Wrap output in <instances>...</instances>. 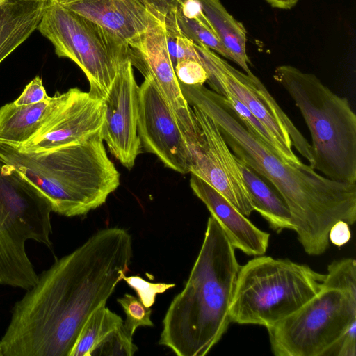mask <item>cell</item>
<instances>
[{"label":"cell","mask_w":356,"mask_h":356,"mask_svg":"<svg viewBox=\"0 0 356 356\" xmlns=\"http://www.w3.org/2000/svg\"><path fill=\"white\" fill-rule=\"evenodd\" d=\"M48 0H0V63L38 29Z\"/></svg>","instance_id":"19"},{"label":"cell","mask_w":356,"mask_h":356,"mask_svg":"<svg viewBox=\"0 0 356 356\" xmlns=\"http://www.w3.org/2000/svg\"><path fill=\"white\" fill-rule=\"evenodd\" d=\"M240 266L235 248L209 216L188 279L163 318L159 345L178 356L206 355L231 323L229 307Z\"/></svg>","instance_id":"3"},{"label":"cell","mask_w":356,"mask_h":356,"mask_svg":"<svg viewBox=\"0 0 356 356\" xmlns=\"http://www.w3.org/2000/svg\"><path fill=\"white\" fill-rule=\"evenodd\" d=\"M67 96L68 90L36 104H5L0 108V140L15 146L26 143L52 118Z\"/></svg>","instance_id":"18"},{"label":"cell","mask_w":356,"mask_h":356,"mask_svg":"<svg viewBox=\"0 0 356 356\" xmlns=\"http://www.w3.org/2000/svg\"><path fill=\"white\" fill-rule=\"evenodd\" d=\"M184 96L216 123L237 160L266 179L288 206L293 231L305 252L319 256L329 247V232L339 220H356V184L321 175L310 165L286 162L248 131L224 97L204 85L180 83Z\"/></svg>","instance_id":"2"},{"label":"cell","mask_w":356,"mask_h":356,"mask_svg":"<svg viewBox=\"0 0 356 356\" xmlns=\"http://www.w3.org/2000/svg\"><path fill=\"white\" fill-rule=\"evenodd\" d=\"M122 280L137 293L143 304L151 307L155 302L157 294L163 293L175 286L174 283H152L145 280L138 275L123 276Z\"/></svg>","instance_id":"27"},{"label":"cell","mask_w":356,"mask_h":356,"mask_svg":"<svg viewBox=\"0 0 356 356\" xmlns=\"http://www.w3.org/2000/svg\"><path fill=\"white\" fill-rule=\"evenodd\" d=\"M51 204L31 183L0 159V221L16 237L51 249Z\"/></svg>","instance_id":"12"},{"label":"cell","mask_w":356,"mask_h":356,"mask_svg":"<svg viewBox=\"0 0 356 356\" xmlns=\"http://www.w3.org/2000/svg\"><path fill=\"white\" fill-rule=\"evenodd\" d=\"M105 113L103 99L78 88H70L52 118L30 140L13 146L25 153H42L83 142L102 130Z\"/></svg>","instance_id":"14"},{"label":"cell","mask_w":356,"mask_h":356,"mask_svg":"<svg viewBox=\"0 0 356 356\" xmlns=\"http://www.w3.org/2000/svg\"><path fill=\"white\" fill-rule=\"evenodd\" d=\"M216 35L229 54L230 60L246 74L252 73L247 54V31L225 9L220 0H197Z\"/></svg>","instance_id":"21"},{"label":"cell","mask_w":356,"mask_h":356,"mask_svg":"<svg viewBox=\"0 0 356 356\" xmlns=\"http://www.w3.org/2000/svg\"><path fill=\"white\" fill-rule=\"evenodd\" d=\"M117 301L126 314L124 326L131 336L133 337L136 330L140 326L154 325L150 318L151 308L145 306L138 298L125 293L123 297L118 298Z\"/></svg>","instance_id":"26"},{"label":"cell","mask_w":356,"mask_h":356,"mask_svg":"<svg viewBox=\"0 0 356 356\" xmlns=\"http://www.w3.org/2000/svg\"><path fill=\"white\" fill-rule=\"evenodd\" d=\"M55 53L74 62L85 74L89 92L104 99L120 71L131 61L128 42L101 25L62 6L47 4L38 29Z\"/></svg>","instance_id":"8"},{"label":"cell","mask_w":356,"mask_h":356,"mask_svg":"<svg viewBox=\"0 0 356 356\" xmlns=\"http://www.w3.org/2000/svg\"><path fill=\"white\" fill-rule=\"evenodd\" d=\"M324 277L307 264L257 256L240 266L229 307L230 321L268 328L309 300Z\"/></svg>","instance_id":"7"},{"label":"cell","mask_w":356,"mask_h":356,"mask_svg":"<svg viewBox=\"0 0 356 356\" xmlns=\"http://www.w3.org/2000/svg\"><path fill=\"white\" fill-rule=\"evenodd\" d=\"M190 186L235 249L256 257L266 253L270 238L268 233L256 227L222 195L194 174H191Z\"/></svg>","instance_id":"17"},{"label":"cell","mask_w":356,"mask_h":356,"mask_svg":"<svg viewBox=\"0 0 356 356\" xmlns=\"http://www.w3.org/2000/svg\"><path fill=\"white\" fill-rule=\"evenodd\" d=\"M191 106L197 130L195 142L188 147L190 173L201 178L248 217L254 208L236 157L215 121L198 107Z\"/></svg>","instance_id":"10"},{"label":"cell","mask_w":356,"mask_h":356,"mask_svg":"<svg viewBox=\"0 0 356 356\" xmlns=\"http://www.w3.org/2000/svg\"><path fill=\"white\" fill-rule=\"evenodd\" d=\"M128 43L162 20L145 0H54Z\"/></svg>","instance_id":"16"},{"label":"cell","mask_w":356,"mask_h":356,"mask_svg":"<svg viewBox=\"0 0 356 356\" xmlns=\"http://www.w3.org/2000/svg\"><path fill=\"white\" fill-rule=\"evenodd\" d=\"M137 350L123 322L98 343L90 356H131Z\"/></svg>","instance_id":"25"},{"label":"cell","mask_w":356,"mask_h":356,"mask_svg":"<svg viewBox=\"0 0 356 356\" xmlns=\"http://www.w3.org/2000/svg\"><path fill=\"white\" fill-rule=\"evenodd\" d=\"M139 86L131 62L115 77L106 98L102 135L110 153L128 170L135 164L142 146L138 134Z\"/></svg>","instance_id":"15"},{"label":"cell","mask_w":356,"mask_h":356,"mask_svg":"<svg viewBox=\"0 0 356 356\" xmlns=\"http://www.w3.org/2000/svg\"><path fill=\"white\" fill-rule=\"evenodd\" d=\"M238 161L254 211H257L277 233L284 229L293 230L289 209L280 194L252 170Z\"/></svg>","instance_id":"22"},{"label":"cell","mask_w":356,"mask_h":356,"mask_svg":"<svg viewBox=\"0 0 356 356\" xmlns=\"http://www.w3.org/2000/svg\"><path fill=\"white\" fill-rule=\"evenodd\" d=\"M156 12L161 19L175 10L178 0H145Z\"/></svg>","instance_id":"32"},{"label":"cell","mask_w":356,"mask_h":356,"mask_svg":"<svg viewBox=\"0 0 356 356\" xmlns=\"http://www.w3.org/2000/svg\"><path fill=\"white\" fill-rule=\"evenodd\" d=\"M329 241L337 247L346 244L351 238L349 225L344 220L336 222L329 232Z\"/></svg>","instance_id":"31"},{"label":"cell","mask_w":356,"mask_h":356,"mask_svg":"<svg viewBox=\"0 0 356 356\" xmlns=\"http://www.w3.org/2000/svg\"><path fill=\"white\" fill-rule=\"evenodd\" d=\"M49 97L41 78L37 76L26 86L22 94L13 102L17 106L28 105L43 102Z\"/></svg>","instance_id":"30"},{"label":"cell","mask_w":356,"mask_h":356,"mask_svg":"<svg viewBox=\"0 0 356 356\" xmlns=\"http://www.w3.org/2000/svg\"><path fill=\"white\" fill-rule=\"evenodd\" d=\"M131 62L144 76L152 81L172 111L186 141H195L197 123L192 108L184 96L168 54L163 21L129 42Z\"/></svg>","instance_id":"11"},{"label":"cell","mask_w":356,"mask_h":356,"mask_svg":"<svg viewBox=\"0 0 356 356\" xmlns=\"http://www.w3.org/2000/svg\"><path fill=\"white\" fill-rule=\"evenodd\" d=\"M273 79L289 94L309 128L312 168L330 179L356 184V115L348 99L292 65L277 66Z\"/></svg>","instance_id":"5"},{"label":"cell","mask_w":356,"mask_h":356,"mask_svg":"<svg viewBox=\"0 0 356 356\" xmlns=\"http://www.w3.org/2000/svg\"><path fill=\"white\" fill-rule=\"evenodd\" d=\"M179 82L189 86L204 85L208 79V73L201 62L183 60L174 67Z\"/></svg>","instance_id":"28"},{"label":"cell","mask_w":356,"mask_h":356,"mask_svg":"<svg viewBox=\"0 0 356 356\" xmlns=\"http://www.w3.org/2000/svg\"><path fill=\"white\" fill-rule=\"evenodd\" d=\"M194 45L208 73L207 83L212 90L222 96L232 97L243 104L275 138L293 164L302 162L293 153V145L312 167L311 145L259 79L253 73L246 74L232 67L208 47Z\"/></svg>","instance_id":"9"},{"label":"cell","mask_w":356,"mask_h":356,"mask_svg":"<svg viewBox=\"0 0 356 356\" xmlns=\"http://www.w3.org/2000/svg\"><path fill=\"white\" fill-rule=\"evenodd\" d=\"M172 12L179 29L186 37L193 43L202 44L218 55L230 60L229 53L213 30L183 16L175 10Z\"/></svg>","instance_id":"24"},{"label":"cell","mask_w":356,"mask_h":356,"mask_svg":"<svg viewBox=\"0 0 356 356\" xmlns=\"http://www.w3.org/2000/svg\"><path fill=\"white\" fill-rule=\"evenodd\" d=\"M272 7L275 8L289 10L294 7L298 0H265Z\"/></svg>","instance_id":"33"},{"label":"cell","mask_w":356,"mask_h":356,"mask_svg":"<svg viewBox=\"0 0 356 356\" xmlns=\"http://www.w3.org/2000/svg\"><path fill=\"white\" fill-rule=\"evenodd\" d=\"M122 323V318L106 305L99 306L83 324L70 356H90L98 343Z\"/></svg>","instance_id":"23"},{"label":"cell","mask_w":356,"mask_h":356,"mask_svg":"<svg viewBox=\"0 0 356 356\" xmlns=\"http://www.w3.org/2000/svg\"><path fill=\"white\" fill-rule=\"evenodd\" d=\"M130 234L102 229L38 275L12 310L4 356H70L89 316L106 305L129 270Z\"/></svg>","instance_id":"1"},{"label":"cell","mask_w":356,"mask_h":356,"mask_svg":"<svg viewBox=\"0 0 356 356\" xmlns=\"http://www.w3.org/2000/svg\"><path fill=\"white\" fill-rule=\"evenodd\" d=\"M356 321V261L334 260L318 291L293 314L266 328L276 356H325Z\"/></svg>","instance_id":"6"},{"label":"cell","mask_w":356,"mask_h":356,"mask_svg":"<svg viewBox=\"0 0 356 356\" xmlns=\"http://www.w3.org/2000/svg\"><path fill=\"white\" fill-rule=\"evenodd\" d=\"M0 356H4L3 346H2V342H1V339H0Z\"/></svg>","instance_id":"34"},{"label":"cell","mask_w":356,"mask_h":356,"mask_svg":"<svg viewBox=\"0 0 356 356\" xmlns=\"http://www.w3.org/2000/svg\"><path fill=\"white\" fill-rule=\"evenodd\" d=\"M325 356H356V321L328 349Z\"/></svg>","instance_id":"29"},{"label":"cell","mask_w":356,"mask_h":356,"mask_svg":"<svg viewBox=\"0 0 356 356\" xmlns=\"http://www.w3.org/2000/svg\"><path fill=\"white\" fill-rule=\"evenodd\" d=\"M0 159L10 165L66 217L87 214L105 203L120 185L102 130L90 138L42 153H25L0 140Z\"/></svg>","instance_id":"4"},{"label":"cell","mask_w":356,"mask_h":356,"mask_svg":"<svg viewBox=\"0 0 356 356\" xmlns=\"http://www.w3.org/2000/svg\"><path fill=\"white\" fill-rule=\"evenodd\" d=\"M25 243L0 221V285L28 290L38 274L25 249Z\"/></svg>","instance_id":"20"},{"label":"cell","mask_w":356,"mask_h":356,"mask_svg":"<svg viewBox=\"0 0 356 356\" xmlns=\"http://www.w3.org/2000/svg\"><path fill=\"white\" fill-rule=\"evenodd\" d=\"M48 1H49V0H48Z\"/></svg>","instance_id":"35"},{"label":"cell","mask_w":356,"mask_h":356,"mask_svg":"<svg viewBox=\"0 0 356 356\" xmlns=\"http://www.w3.org/2000/svg\"><path fill=\"white\" fill-rule=\"evenodd\" d=\"M137 129L145 151L154 154L168 168L190 172L184 136L166 101L148 78L139 86Z\"/></svg>","instance_id":"13"}]
</instances>
